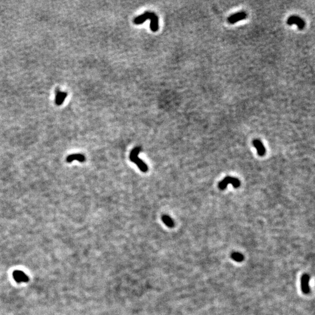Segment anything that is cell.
<instances>
[{"label": "cell", "mask_w": 315, "mask_h": 315, "mask_svg": "<svg viewBox=\"0 0 315 315\" xmlns=\"http://www.w3.org/2000/svg\"><path fill=\"white\" fill-rule=\"evenodd\" d=\"M309 280V277L308 275L305 274L302 278V289L304 293H308L309 291L308 282Z\"/></svg>", "instance_id": "obj_10"}, {"label": "cell", "mask_w": 315, "mask_h": 315, "mask_svg": "<svg viewBox=\"0 0 315 315\" xmlns=\"http://www.w3.org/2000/svg\"><path fill=\"white\" fill-rule=\"evenodd\" d=\"M13 277L14 278L15 281L17 282L18 283L21 282H25L28 281L29 278L28 276L21 270H15L14 272H13Z\"/></svg>", "instance_id": "obj_5"}, {"label": "cell", "mask_w": 315, "mask_h": 315, "mask_svg": "<svg viewBox=\"0 0 315 315\" xmlns=\"http://www.w3.org/2000/svg\"><path fill=\"white\" fill-rule=\"evenodd\" d=\"M229 184H232L235 188H238L240 185V181L238 179L234 177L227 176L220 181L218 187L221 190H224Z\"/></svg>", "instance_id": "obj_2"}, {"label": "cell", "mask_w": 315, "mask_h": 315, "mask_svg": "<svg viewBox=\"0 0 315 315\" xmlns=\"http://www.w3.org/2000/svg\"><path fill=\"white\" fill-rule=\"evenodd\" d=\"M163 222L165 223V224L168 227L172 228L174 226V222L171 217H169L167 215H163L162 218Z\"/></svg>", "instance_id": "obj_12"}, {"label": "cell", "mask_w": 315, "mask_h": 315, "mask_svg": "<svg viewBox=\"0 0 315 315\" xmlns=\"http://www.w3.org/2000/svg\"><path fill=\"white\" fill-rule=\"evenodd\" d=\"M152 14H153V12H145L143 14L139 15V16L134 19V24H135L136 25L143 24L146 20L150 19Z\"/></svg>", "instance_id": "obj_7"}, {"label": "cell", "mask_w": 315, "mask_h": 315, "mask_svg": "<svg viewBox=\"0 0 315 315\" xmlns=\"http://www.w3.org/2000/svg\"><path fill=\"white\" fill-rule=\"evenodd\" d=\"M232 258L234 259V260L238 262H242L244 259V256L242 254L239 253H234L232 254Z\"/></svg>", "instance_id": "obj_13"}, {"label": "cell", "mask_w": 315, "mask_h": 315, "mask_svg": "<svg viewBox=\"0 0 315 315\" xmlns=\"http://www.w3.org/2000/svg\"><path fill=\"white\" fill-rule=\"evenodd\" d=\"M151 24H150V28L153 32H157L158 30V18L156 15L153 13L151 16Z\"/></svg>", "instance_id": "obj_8"}, {"label": "cell", "mask_w": 315, "mask_h": 315, "mask_svg": "<svg viewBox=\"0 0 315 315\" xmlns=\"http://www.w3.org/2000/svg\"><path fill=\"white\" fill-rule=\"evenodd\" d=\"M85 160V157L80 153L71 155L67 158V162L68 163L72 162L74 161H78L79 162H82Z\"/></svg>", "instance_id": "obj_9"}, {"label": "cell", "mask_w": 315, "mask_h": 315, "mask_svg": "<svg viewBox=\"0 0 315 315\" xmlns=\"http://www.w3.org/2000/svg\"><path fill=\"white\" fill-rule=\"evenodd\" d=\"M248 16V15L245 12H239L236 14L231 15L228 18V22L231 24H234L240 21H242L246 19Z\"/></svg>", "instance_id": "obj_4"}, {"label": "cell", "mask_w": 315, "mask_h": 315, "mask_svg": "<svg viewBox=\"0 0 315 315\" xmlns=\"http://www.w3.org/2000/svg\"><path fill=\"white\" fill-rule=\"evenodd\" d=\"M67 94L66 92H62L60 91H58L56 99V103L57 105H62V103L66 99L67 97Z\"/></svg>", "instance_id": "obj_11"}, {"label": "cell", "mask_w": 315, "mask_h": 315, "mask_svg": "<svg viewBox=\"0 0 315 315\" xmlns=\"http://www.w3.org/2000/svg\"><path fill=\"white\" fill-rule=\"evenodd\" d=\"M141 151V148L139 147H136L134 148L130 155V159L131 161L134 162L139 167V169L143 172H147L148 171V167L147 165L143 161L139 158L138 155L139 153Z\"/></svg>", "instance_id": "obj_1"}, {"label": "cell", "mask_w": 315, "mask_h": 315, "mask_svg": "<svg viewBox=\"0 0 315 315\" xmlns=\"http://www.w3.org/2000/svg\"><path fill=\"white\" fill-rule=\"evenodd\" d=\"M286 23L288 25H296L300 30H302L304 29L306 25L305 22L300 17L297 16H290L287 20Z\"/></svg>", "instance_id": "obj_3"}, {"label": "cell", "mask_w": 315, "mask_h": 315, "mask_svg": "<svg viewBox=\"0 0 315 315\" xmlns=\"http://www.w3.org/2000/svg\"><path fill=\"white\" fill-rule=\"evenodd\" d=\"M253 146L256 148L258 155L261 157L264 155V154L266 153V148L263 145L262 143L261 142V141L258 139H254L253 140Z\"/></svg>", "instance_id": "obj_6"}]
</instances>
